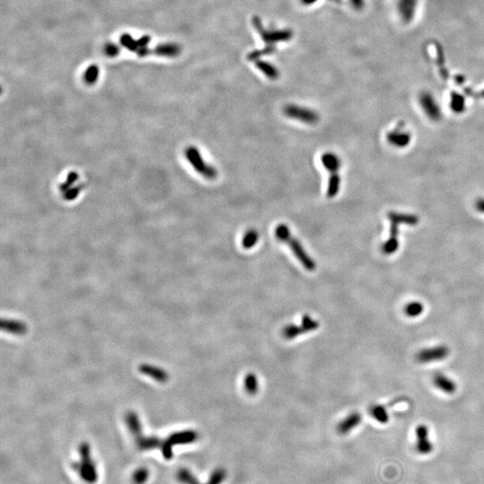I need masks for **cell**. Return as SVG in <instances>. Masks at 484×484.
Masks as SVG:
<instances>
[{"instance_id": "obj_19", "label": "cell", "mask_w": 484, "mask_h": 484, "mask_svg": "<svg viewBox=\"0 0 484 484\" xmlns=\"http://www.w3.org/2000/svg\"><path fill=\"white\" fill-rule=\"evenodd\" d=\"M99 75H100L99 67H97L96 65H92L90 67H87V69L85 72L84 79H85L86 84L93 85V84H95L96 81L98 80Z\"/></svg>"}, {"instance_id": "obj_12", "label": "cell", "mask_w": 484, "mask_h": 484, "mask_svg": "<svg viewBox=\"0 0 484 484\" xmlns=\"http://www.w3.org/2000/svg\"><path fill=\"white\" fill-rule=\"evenodd\" d=\"M139 370L144 374L151 377L159 382H165L168 380V375H167L166 372L161 370V369H159V368H156V367L150 365H141Z\"/></svg>"}, {"instance_id": "obj_15", "label": "cell", "mask_w": 484, "mask_h": 484, "mask_svg": "<svg viewBox=\"0 0 484 484\" xmlns=\"http://www.w3.org/2000/svg\"><path fill=\"white\" fill-rule=\"evenodd\" d=\"M259 240V233L256 231V229H250L247 233L244 234L242 238V247L246 249L252 248L256 244V242Z\"/></svg>"}, {"instance_id": "obj_22", "label": "cell", "mask_w": 484, "mask_h": 484, "mask_svg": "<svg viewBox=\"0 0 484 484\" xmlns=\"http://www.w3.org/2000/svg\"><path fill=\"white\" fill-rule=\"evenodd\" d=\"M300 327L303 328L304 332H309L318 329L319 323L317 320H314L313 318L309 317V315H305L302 318V323Z\"/></svg>"}, {"instance_id": "obj_1", "label": "cell", "mask_w": 484, "mask_h": 484, "mask_svg": "<svg viewBox=\"0 0 484 484\" xmlns=\"http://www.w3.org/2000/svg\"><path fill=\"white\" fill-rule=\"evenodd\" d=\"M127 423L133 433L136 440L138 442V446L141 449H150L161 446L163 456L166 457L168 460L171 459L173 456L172 446L177 445L174 435H171V437L167 438L166 440H161L155 437H147L145 436L143 437L138 416L133 413H128L127 416Z\"/></svg>"}, {"instance_id": "obj_10", "label": "cell", "mask_w": 484, "mask_h": 484, "mask_svg": "<svg viewBox=\"0 0 484 484\" xmlns=\"http://www.w3.org/2000/svg\"><path fill=\"white\" fill-rule=\"evenodd\" d=\"M329 175L327 196L328 198H334L339 193L341 186V177L339 175V171H329Z\"/></svg>"}, {"instance_id": "obj_23", "label": "cell", "mask_w": 484, "mask_h": 484, "mask_svg": "<svg viewBox=\"0 0 484 484\" xmlns=\"http://www.w3.org/2000/svg\"><path fill=\"white\" fill-rule=\"evenodd\" d=\"M226 478V472L223 469H216L212 473L209 481L205 484H221Z\"/></svg>"}, {"instance_id": "obj_18", "label": "cell", "mask_w": 484, "mask_h": 484, "mask_svg": "<svg viewBox=\"0 0 484 484\" xmlns=\"http://www.w3.org/2000/svg\"><path fill=\"white\" fill-rule=\"evenodd\" d=\"M415 0H399V8L401 14L406 18H410L414 11Z\"/></svg>"}, {"instance_id": "obj_5", "label": "cell", "mask_w": 484, "mask_h": 484, "mask_svg": "<svg viewBox=\"0 0 484 484\" xmlns=\"http://www.w3.org/2000/svg\"><path fill=\"white\" fill-rule=\"evenodd\" d=\"M82 462L77 464V471L81 477L89 484H94L97 480V474L95 470V464L91 460L90 450L87 444H83L80 447Z\"/></svg>"}, {"instance_id": "obj_21", "label": "cell", "mask_w": 484, "mask_h": 484, "mask_svg": "<svg viewBox=\"0 0 484 484\" xmlns=\"http://www.w3.org/2000/svg\"><path fill=\"white\" fill-rule=\"evenodd\" d=\"M245 388L249 394H255L258 390V383L256 375L249 373L245 378Z\"/></svg>"}, {"instance_id": "obj_14", "label": "cell", "mask_w": 484, "mask_h": 484, "mask_svg": "<svg viewBox=\"0 0 484 484\" xmlns=\"http://www.w3.org/2000/svg\"><path fill=\"white\" fill-rule=\"evenodd\" d=\"M2 328L7 332L15 335H24L26 332V326L24 323L15 320H3Z\"/></svg>"}, {"instance_id": "obj_9", "label": "cell", "mask_w": 484, "mask_h": 484, "mask_svg": "<svg viewBox=\"0 0 484 484\" xmlns=\"http://www.w3.org/2000/svg\"><path fill=\"white\" fill-rule=\"evenodd\" d=\"M361 422V413H352L349 414L343 421L339 423L337 431L340 434H347L357 427Z\"/></svg>"}, {"instance_id": "obj_6", "label": "cell", "mask_w": 484, "mask_h": 484, "mask_svg": "<svg viewBox=\"0 0 484 484\" xmlns=\"http://www.w3.org/2000/svg\"><path fill=\"white\" fill-rule=\"evenodd\" d=\"M449 355V349L446 345L426 348L419 351L416 355V361L419 363H430L435 361L445 360Z\"/></svg>"}, {"instance_id": "obj_8", "label": "cell", "mask_w": 484, "mask_h": 484, "mask_svg": "<svg viewBox=\"0 0 484 484\" xmlns=\"http://www.w3.org/2000/svg\"><path fill=\"white\" fill-rule=\"evenodd\" d=\"M433 383L435 387L441 390L446 394H453L456 390V385L453 380L449 379L447 376L442 374L440 372L436 373L433 378Z\"/></svg>"}, {"instance_id": "obj_4", "label": "cell", "mask_w": 484, "mask_h": 484, "mask_svg": "<svg viewBox=\"0 0 484 484\" xmlns=\"http://www.w3.org/2000/svg\"><path fill=\"white\" fill-rule=\"evenodd\" d=\"M283 111L287 118L296 119L300 122L309 124V125H315L318 123L320 119L317 111L305 107H301L299 105H286Z\"/></svg>"}, {"instance_id": "obj_3", "label": "cell", "mask_w": 484, "mask_h": 484, "mask_svg": "<svg viewBox=\"0 0 484 484\" xmlns=\"http://www.w3.org/2000/svg\"><path fill=\"white\" fill-rule=\"evenodd\" d=\"M185 156L187 160L190 161L191 166L193 167L200 175L211 181L217 178L218 171L214 166L205 162L197 148L195 146H190L187 148L185 150Z\"/></svg>"}, {"instance_id": "obj_11", "label": "cell", "mask_w": 484, "mask_h": 484, "mask_svg": "<svg viewBox=\"0 0 484 484\" xmlns=\"http://www.w3.org/2000/svg\"><path fill=\"white\" fill-rule=\"evenodd\" d=\"M152 53L162 57H175L181 53V47L176 43H163L153 48Z\"/></svg>"}, {"instance_id": "obj_25", "label": "cell", "mask_w": 484, "mask_h": 484, "mask_svg": "<svg viewBox=\"0 0 484 484\" xmlns=\"http://www.w3.org/2000/svg\"><path fill=\"white\" fill-rule=\"evenodd\" d=\"M147 477V473L145 470L138 471V473L135 475V482L137 484H143Z\"/></svg>"}, {"instance_id": "obj_13", "label": "cell", "mask_w": 484, "mask_h": 484, "mask_svg": "<svg viewBox=\"0 0 484 484\" xmlns=\"http://www.w3.org/2000/svg\"><path fill=\"white\" fill-rule=\"evenodd\" d=\"M370 415L375 419L377 422L385 424L389 421V415L387 413V408L380 405V404H374L370 409Z\"/></svg>"}, {"instance_id": "obj_7", "label": "cell", "mask_w": 484, "mask_h": 484, "mask_svg": "<svg viewBox=\"0 0 484 484\" xmlns=\"http://www.w3.org/2000/svg\"><path fill=\"white\" fill-rule=\"evenodd\" d=\"M415 448L421 455H429L433 450V444L429 438V429L426 425H419L415 431Z\"/></svg>"}, {"instance_id": "obj_17", "label": "cell", "mask_w": 484, "mask_h": 484, "mask_svg": "<svg viewBox=\"0 0 484 484\" xmlns=\"http://www.w3.org/2000/svg\"><path fill=\"white\" fill-rule=\"evenodd\" d=\"M424 311V306L419 301L408 303L404 308V312L410 318H417Z\"/></svg>"}, {"instance_id": "obj_16", "label": "cell", "mask_w": 484, "mask_h": 484, "mask_svg": "<svg viewBox=\"0 0 484 484\" xmlns=\"http://www.w3.org/2000/svg\"><path fill=\"white\" fill-rule=\"evenodd\" d=\"M119 43L122 47L127 48L131 52L137 53L139 49L138 40H135L130 34H122L119 39Z\"/></svg>"}, {"instance_id": "obj_2", "label": "cell", "mask_w": 484, "mask_h": 484, "mask_svg": "<svg viewBox=\"0 0 484 484\" xmlns=\"http://www.w3.org/2000/svg\"><path fill=\"white\" fill-rule=\"evenodd\" d=\"M275 235L279 242L286 243L289 246L295 256L307 270L313 271L316 269V263L306 252L302 244L296 238L292 237L290 228L286 224L281 223L277 225Z\"/></svg>"}, {"instance_id": "obj_24", "label": "cell", "mask_w": 484, "mask_h": 484, "mask_svg": "<svg viewBox=\"0 0 484 484\" xmlns=\"http://www.w3.org/2000/svg\"><path fill=\"white\" fill-rule=\"evenodd\" d=\"M120 52V48L119 45L113 43H107L104 46V53L106 56L109 57H114L119 55Z\"/></svg>"}, {"instance_id": "obj_20", "label": "cell", "mask_w": 484, "mask_h": 484, "mask_svg": "<svg viewBox=\"0 0 484 484\" xmlns=\"http://www.w3.org/2000/svg\"><path fill=\"white\" fill-rule=\"evenodd\" d=\"M303 328L301 327H298L296 325H289V326H286L284 330H283V336L288 339V340H290V339H294L296 337L301 335V334H304Z\"/></svg>"}]
</instances>
